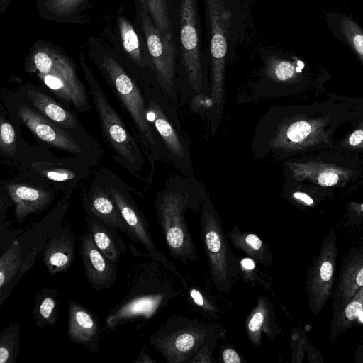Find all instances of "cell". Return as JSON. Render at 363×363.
I'll list each match as a JSON object with an SVG mask.
<instances>
[{
  "instance_id": "obj_1",
  "label": "cell",
  "mask_w": 363,
  "mask_h": 363,
  "mask_svg": "<svg viewBox=\"0 0 363 363\" xmlns=\"http://www.w3.org/2000/svg\"><path fill=\"white\" fill-rule=\"evenodd\" d=\"M85 51L128 113L137 130V140L153 168L161 149L147 120L145 100L139 83L128 70L119 53L104 38L90 36Z\"/></svg>"
},
{
  "instance_id": "obj_2",
  "label": "cell",
  "mask_w": 363,
  "mask_h": 363,
  "mask_svg": "<svg viewBox=\"0 0 363 363\" xmlns=\"http://www.w3.org/2000/svg\"><path fill=\"white\" fill-rule=\"evenodd\" d=\"M168 270L152 257L139 266L128 293L106 316V328L114 330L138 319H150L180 295L181 290Z\"/></svg>"
},
{
  "instance_id": "obj_3",
  "label": "cell",
  "mask_w": 363,
  "mask_h": 363,
  "mask_svg": "<svg viewBox=\"0 0 363 363\" xmlns=\"http://www.w3.org/2000/svg\"><path fill=\"white\" fill-rule=\"evenodd\" d=\"M24 69L34 74L43 86L74 111H91L86 89L80 80L77 66L63 49L43 39L35 41L24 59Z\"/></svg>"
},
{
  "instance_id": "obj_4",
  "label": "cell",
  "mask_w": 363,
  "mask_h": 363,
  "mask_svg": "<svg viewBox=\"0 0 363 363\" xmlns=\"http://www.w3.org/2000/svg\"><path fill=\"white\" fill-rule=\"evenodd\" d=\"M6 162L17 169L19 175L62 191L69 197L89 177L95 167L89 160L76 156L55 157L47 146L42 143L32 145L18 132L16 153Z\"/></svg>"
},
{
  "instance_id": "obj_5",
  "label": "cell",
  "mask_w": 363,
  "mask_h": 363,
  "mask_svg": "<svg viewBox=\"0 0 363 363\" xmlns=\"http://www.w3.org/2000/svg\"><path fill=\"white\" fill-rule=\"evenodd\" d=\"M206 49L211 66V99L218 113L224 103L227 60L239 40L241 10L237 0H203Z\"/></svg>"
},
{
  "instance_id": "obj_6",
  "label": "cell",
  "mask_w": 363,
  "mask_h": 363,
  "mask_svg": "<svg viewBox=\"0 0 363 363\" xmlns=\"http://www.w3.org/2000/svg\"><path fill=\"white\" fill-rule=\"evenodd\" d=\"M69 197L64 195L48 213L13 240L0 257V306L8 298L19 280L35 264L46 242L64 220Z\"/></svg>"
},
{
  "instance_id": "obj_7",
  "label": "cell",
  "mask_w": 363,
  "mask_h": 363,
  "mask_svg": "<svg viewBox=\"0 0 363 363\" xmlns=\"http://www.w3.org/2000/svg\"><path fill=\"white\" fill-rule=\"evenodd\" d=\"M199 0H174L171 33L177 50V69L198 92L203 84L207 66Z\"/></svg>"
},
{
  "instance_id": "obj_8",
  "label": "cell",
  "mask_w": 363,
  "mask_h": 363,
  "mask_svg": "<svg viewBox=\"0 0 363 363\" xmlns=\"http://www.w3.org/2000/svg\"><path fill=\"white\" fill-rule=\"evenodd\" d=\"M79 63L99 116L101 135L113 152L112 157L133 176L143 179L141 174L145 160L137 138L129 132L121 117L111 104L86 62L84 50L80 51Z\"/></svg>"
},
{
  "instance_id": "obj_9",
  "label": "cell",
  "mask_w": 363,
  "mask_h": 363,
  "mask_svg": "<svg viewBox=\"0 0 363 363\" xmlns=\"http://www.w3.org/2000/svg\"><path fill=\"white\" fill-rule=\"evenodd\" d=\"M1 96L6 113L16 128L23 124L33 136L47 147L65 151L72 156L84 158L96 166L102 155V149L86 141L50 121L24 101L16 92L4 91Z\"/></svg>"
},
{
  "instance_id": "obj_10",
  "label": "cell",
  "mask_w": 363,
  "mask_h": 363,
  "mask_svg": "<svg viewBox=\"0 0 363 363\" xmlns=\"http://www.w3.org/2000/svg\"><path fill=\"white\" fill-rule=\"evenodd\" d=\"M197 201L190 191L182 189H165L155 200L157 221L170 255L185 264L199 259L184 215L189 208H198L201 202Z\"/></svg>"
},
{
  "instance_id": "obj_11",
  "label": "cell",
  "mask_w": 363,
  "mask_h": 363,
  "mask_svg": "<svg viewBox=\"0 0 363 363\" xmlns=\"http://www.w3.org/2000/svg\"><path fill=\"white\" fill-rule=\"evenodd\" d=\"M218 328L216 323L174 316L150 335V342L167 363L190 362Z\"/></svg>"
},
{
  "instance_id": "obj_12",
  "label": "cell",
  "mask_w": 363,
  "mask_h": 363,
  "mask_svg": "<svg viewBox=\"0 0 363 363\" xmlns=\"http://www.w3.org/2000/svg\"><path fill=\"white\" fill-rule=\"evenodd\" d=\"M201 237L212 282L218 290L228 293L239 274L238 258L231 251L220 218L208 196L202 202Z\"/></svg>"
},
{
  "instance_id": "obj_13",
  "label": "cell",
  "mask_w": 363,
  "mask_h": 363,
  "mask_svg": "<svg viewBox=\"0 0 363 363\" xmlns=\"http://www.w3.org/2000/svg\"><path fill=\"white\" fill-rule=\"evenodd\" d=\"M103 35L119 53L125 66L144 91L158 86L145 40L135 23L123 11L118 10L113 30L106 28Z\"/></svg>"
},
{
  "instance_id": "obj_14",
  "label": "cell",
  "mask_w": 363,
  "mask_h": 363,
  "mask_svg": "<svg viewBox=\"0 0 363 363\" xmlns=\"http://www.w3.org/2000/svg\"><path fill=\"white\" fill-rule=\"evenodd\" d=\"M135 23L144 37L150 55L159 88L170 96L174 95L177 50L172 33L164 35L157 28L142 0H133Z\"/></svg>"
},
{
  "instance_id": "obj_15",
  "label": "cell",
  "mask_w": 363,
  "mask_h": 363,
  "mask_svg": "<svg viewBox=\"0 0 363 363\" xmlns=\"http://www.w3.org/2000/svg\"><path fill=\"white\" fill-rule=\"evenodd\" d=\"M99 176L132 230L137 242L141 243L146 248L150 257L160 261L176 274L186 286L187 284L185 279L177 272L175 267L166 259L163 254L157 250L147 222L128 191L133 189L106 168L101 169Z\"/></svg>"
},
{
  "instance_id": "obj_16",
  "label": "cell",
  "mask_w": 363,
  "mask_h": 363,
  "mask_svg": "<svg viewBox=\"0 0 363 363\" xmlns=\"http://www.w3.org/2000/svg\"><path fill=\"white\" fill-rule=\"evenodd\" d=\"M41 87L26 84L20 86L16 93L27 104L50 121L77 137L99 145L83 127L77 116L44 92Z\"/></svg>"
},
{
  "instance_id": "obj_17",
  "label": "cell",
  "mask_w": 363,
  "mask_h": 363,
  "mask_svg": "<svg viewBox=\"0 0 363 363\" xmlns=\"http://www.w3.org/2000/svg\"><path fill=\"white\" fill-rule=\"evenodd\" d=\"M2 186L14 204L16 218L21 223L29 215L46 210L59 192L21 175L5 181Z\"/></svg>"
},
{
  "instance_id": "obj_18",
  "label": "cell",
  "mask_w": 363,
  "mask_h": 363,
  "mask_svg": "<svg viewBox=\"0 0 363 363\" xmlns=\"http://www.w3.org/2000/svg\"><path fill=\"white\" fill-rule=\"evenodd\" d=\"M337 252L336 238L331 233L322 245L308 275V294L314 313L321 311L331 294Z\"/></svg>"
},
{
  "instance_id": "obj_19",
  "label": "cell",
  "mask_w": 363,
  "mask_h": 363,
  "mask_svg": "<svg viewBox=\"0 0 363 363\" xmlns=\"http://www.w3.org/2000/svg\"><path fill=\"white\" fill-rule=\"evenodd\" d=\"M82 201L85 211L90 212L105 223L125 233L132 241L137 242L132 230L99 175L94 178L89 187L84 190Z\"/></svg>"
},
{
  "instance_id": "obj_20",
  "label": "cell",
  "mask_w": 363,
  "mask_h": 363,
  "mask_svg": "<svg viewBox=\"0 0 363 363\" xmlns=\"http://www.w3.org/2000/svg\"><path fill=\"white\" fill-rule=\"evenodd\" d=\"M79 250L90 286L97 291L109 289L117 277V264L99 250L88 230L80 238Z\"/></svg>"
},
{
  "instance_id": "obj_21",
  "label": "cell",
  "mask_w": 363,
  "mask_h": 363,
  "mask_svg": "<svg viewBox=\"0 0 363 363\" xmlns=\"http://www.w3.org/2000/svg\"><path fill=\"white\" fill-rule=\"evenodd\" d=\"M75 237L70 226L62 223L49 237L43 260L50 274L67 272L75 258Z\"/></svg>"
},
{
  "instance_id": "obj_22",
  "label": "cell",
  "mask_w": 363,
  "mask_h": 363,
  "mask_svg": "<svg viewBox=\"0 0 363 363\" xmlns=\"http://www.w3.org/2000/svg\"><path fill=\"white\" fill-rule=\"evenodd\" d=\"M323 122L301 118L281 127L272 140V145L284 150H298L318 143L323 137Z\"/></svg>"
},
{
  "instance_id": "obj_23",
  "label": "cell",
  "mask_w": 363,
  "mask_h": 363,
  "mask_svg": "<svg viewBox=\"0 0 363 363\" xmlns=\"http://www.w3.org/2000/svg\"><path fill=\"white\" fill-rule=\"evenodd\" d=\"M98 0H35L39 16L60 23L85 24L89 10Z\"/></svg>"
},
{
  "instance_id": "obj_24",
  "label": "cell",
  "mask_w": 363,
  "mask_h": 363,
  "mask_svg": "<svg viewBox=\"0 0 363 363\" xmlns=\"http://www.w3.org/2000/svg\"><path fill=\"white\" fill-rule=\"evenodd\" d=\"M68 336L74 343L83 345L91 352L98 350L99 328L93 313L75 301H69Z\"/></svg>"
},
{
  "instance_id": "obj_25",
  "label": "cell",
  "mask_w": 363,
  "mask_h": 363,
  "mask_svg": "<svg viewBox=\"0 0 363 363\" xmlns=\"http://www.w3.org/2000/svg\"><path fill=\"white\" fill-rule=\"evenodd\" d=\"M275 318L272 304L266 296H259L246 320L247 335L254 346L260 345L262 333L272 340L274 339L279 329L275 324Z\"/></svg>"
},
{
  "instance_id": "obj_26",
  "label": "cell",
  "mask_w": 363,
  "mask_h": 363,
  "mask_svg": "<svg viewBox=\"0 0 363 363\" xmlns=\"http://www.w3.org/2000/svg\"><path fill=\"white\" fill-rule=\"evenodd\" d=\"M325 21L332 35L346 44L363 65V29L357 21L340 12L327 13Z\"/></svg>"
},
{
  "instance_id": "obj_27",
  "label": "cell",
  "mask_w": 363,
  "mask_h": 363,
  "mask_svg": "<svg viewBox=\"0 0 363 363\" xmlns=\"http://www.w3.org/2000/svg\"><path fill=\"white\" fill-rule=\"evenodd\" d=\"M87 230L92 239L104 255L114 264L118 261L125 245L115 228L99 220L90 212L86 211Z\"/></svg>"
},
{
  "instance_id": "obj_28",
  "label": "cell",
  "mask_w": 363,
  "mask_h": 363,
  "mask_svg": "<svg viewBox=\"0 0 363 363\" xmlns=\"http://www.w3.org/2000/svg\"><path fill=\"white\" fill-rule=\"evenodd\" d=\"M147 118L152 123L162 141L174 156L184 158V148L174 128L153 96L151 90L145 91Z\"/></svg>"
},
{
  "instance_id": "obj_29",
  "label": "cell",
  "mask_w": 363,
  "mask_h": 363,
  "mask_svg": "<svg viewBox=\"0 0 363 363\" xmlns=\"http://www.w3.org/2000/svg\"><path fill=\"white\" fill-rule=\"evenodd\" d=\"M362 287H363V255H359L347 264L340 276L335 294V311L350 301Z\"/></svg>"
},
{
  "instance_id": "obj_30",
  "label": "cell",
  "mask_w": 363,
  "mask_h": 363,
  "mask_svg": "<svg viewBox=\"0 0 363 363\" xmlns=\"http://www.w3.org/2000/svg\"><path fill=\"white\" fill-rule=\"evenodd\" d=\"M226 233L228 240L233 245L255 262L266 267L272 264V253L267 245L257 235L242 232L237 226Z\"/></svg>"
},
{
  "instance_id": "obj_31",
  "label": "cell",
  "mask_w": 363,
  "mask_h": 363,
  "mask_svg": "<svg viewBox=\"0 0 363 363\" xmlns=\"http://www.w3.org/2000/svg\"><path fill=\"white\" fill-rule=\"evenodd\" d=\"M264 60L265 73L271 79L279 82H291L299 77L305 67L304 63L298 60L294 61L289 57L277 51H262Z\"/></svg>"
},
{
  "instance_id": "obj_32",
  "label": "cell",
  "mask_w": 363,
  "mask_h": 363,
  "mask_svg": "<svg viewBox=\"0 0 363 363\" xmlns=\"http://www.w3.org/2000/svg\"><path fill=\"white\" fill-rule=\"evenodd\" d=\"M59 290L46 288L40 291L35 298L33 315L35 325L43 328L55 324L59 314Z\"/></svg>"
},
{
  "instance_id": "obj_33",
  "label": "cell",
  "mask_w": 363,
  "mask_h": 363,
  "mask_svg": "<svg viewBox=\"0 0 363 363\" xmlns=\"http://www.w3.org/2000/svg\"><path fill=\"white\" fill-rule=\"evenodd\" d=\"M290 168L297 179H311L320 186L326 187L337 184L341 174H345L340 169L325 165L317 168L312 163H293Z\"/></svg>"
},
{
  "instance_id": "obj_34",
  "label": "cell",
  "mask_w": 363,
  "mask_h": 363,
  "mask_svg": "<svg viewBox=\"0 0 363 363\" xmlns=\"http://www.w3.org/2000/svg\"><path fill=\"white\" fill-rule=\"evenodd\" d=\"M363 311V287L343 306L334 311L332 335L347 330Z\"/></svg>"
},
{
  "instance_id": "obj_35",
  "label": "cell",
  "mask_w": 363,
  "mask_h": 363,
  "mask_svg": "<svg viewBox=\"0 0 363 363\" xmlns=\"http://www.w3.org/2000/svg\"><path fill=\"white\" fill-rule=\"evenodd\" d=\"M20 342V325L13 322L0 333V363H15Z\"/></svg>"
},
{
  "instance_id": "obj_36",
  "label": "cell",
  "mask_w": 363,
  "mask_h": 363,
  "mask_svg": "<svg viewBox=\"0 0 363 363\" xmlns=\"http://www.w3.org/2000/svg\"><path fill=\"white\" fill-rule=\"evenodd\" d=\"M173 1L142 0L152 21L164 35L171 33Z\"/></svg>"
},
{
  "instance_id": "obj_37",
  "label": "cell",
  "mask_w": 363,
  "mask_h": 363,
  "mask_svg": "<svg viewBox=\"0 0 363 363\" xmlns=\"http://www.w3.org/2000/svg\"><path fill=\"white\" fill-rule=\"evenodd\" d=\"M0 151L2 157L8 160L13 158L18 148V133L14 126L8 121L6 113L1 106L0 113Z\"/></svg>"
},
{
  "instance_id": "obj_38",
  "label": "cell",
  "mask_w": 363,
  "mask_h": 363,
  "mask_svg": "<svg viewBox=\"0 0 363 363\" xmlns=\"http://www.w3.org/2000/svg\"><path fill=\"white\" fill-rule=\"evenodd\" d=\"M239 274L245 281L259 282L266 289H270V283L259 273V270L257 268L255 261L251 257H243L238 259Z\"/></svg>"
},
{
  "instance_id": "obj_39",
  "label": "cell",
  "mask_w": 363,
  "mask_h": 363,
  "mask_svg": "<svg viewBox=\"0 0 363 363\" xmlns=\"http://www.w3.org/2000/svg\"><path fill=\"white\" fill-rule=\"evenodd\" d=\"M223 329H219L215 335L197 352L190 362H212L213 360L210 358L212 357L213 351L216 347L218 340L223 335Z\"/></svg>"
},
{
  "instance_id": "obj_40",
  "label": "cell",
  "mask_w": 363,
  "mask_h": 363,
  "mask_svg": "<svg viewBox=\"0 0 363 363\" xmlns=\"http://www.w3.org/2000/svg\"><path fill=\"white\" fill-rule=\"evenodd\" d=\"M189 293L194 303L201 308L207 315L218 318V308L212 303L211 301L208 300L202 292L196 288L191 287L189 289Z\"/></svg>"
},
{
  "instance_id": "obj_41",
  "label": "cell",
  "mask_w": 363,
  "mask_h": 363,
  "mask_svg": "<svg viewBox=\"0 0 363 363\" xmlns=\"http://www.w3.org/2000/svg\"><path fill=\"white\" fill-rule=\"evenodd\" d=\"M222 361L224 363H240L242 360L238 352L231 347H226L222 352Z\"/></svg>"
},
{
  "instance_id": "obj_42",
  "label": "cell",
  "mask_w": 363,
  "mask_h": 363,
  "mask_svg": "<svg viewBox=\"0 0 363 363\" xmlns=\"http://www.w3.org/2000/svg\"><path fill=\"white\" fill-rule=\"evenodd\" d=\"M349 143L352 147H357L363 142V129L354 131L348 139Z\"/></svg>"
},
{
  "instance_id": "obj_43",
  "label": "cell",
  "mask_w": 363,
  "mask_h": 363,
  "mask_svg": "<svg viewBox=\"0 0 363 363\" xmlns=\"http://www.w3.org/2000/svg\"><path fill=\"white\" fill-rule=\"evenodd\" d=\"M294 197L307 205H312L313 203V200L305 193L296 192L294 194Z\"/></svg>"
},
{
  "instance_id": "obj_44",
  "label": "cell",
  "mask_w": 363,
  "mask_h": 363,
  "mask_svg": "<svg viewBox=\"0 0 363 363\" xmlns=\"http://www.w3.org/2000/svg\"><path fill=\"white\" fill-rule=\"evenodd\" d=\"M139 356L142 357L143 359H137V360L134 361V362H154V360L150 359V357L144 351H142Z\"/></svg>"
},
{
  "instance_id": "obj_45",
  "label": "cell",
  "mask_w": 363,
  "mask_h": 363,
  "mask_svg": "<svg viewBox=\"0 0 363 363\" xmlns=\"http://www.w3.org/2000/svg\"><path fill=\"white\" fill-rule=\"evenodd\" d=\"M13 0H0V12L4 13Z\"/></svg>"
},
{
  "instance_id": "obj_46",
  "label": "cell",
  "mask_w": 363,
  "mask_h": 363,
  "mask_svg": "<svg viewBox=\"0 0 363 363\" xmlns=\"http://www.w3.org/2000/svg\"><path fill=\"white\" fill-rule=\"evenodd\" d=\"M358 318H359V321H360L361 323H363V311H362V312L359 314V315Z\"/></svg>"
},
{
  "instance_id": "obj_47",
  "label": "cell",
  "mask_w": 363,
  "mask_h": 363,
  "mask_svg": "<svg viewBox=\"0 0 363 363\" xmlns=\"http://www.w3.org/2000/svg\"><path fill=\"white\" fill-rule=\"evenodd\" d=\"M359 209L361 211H363V203L360 206Z\"/></svg>"
}]
</instances>
